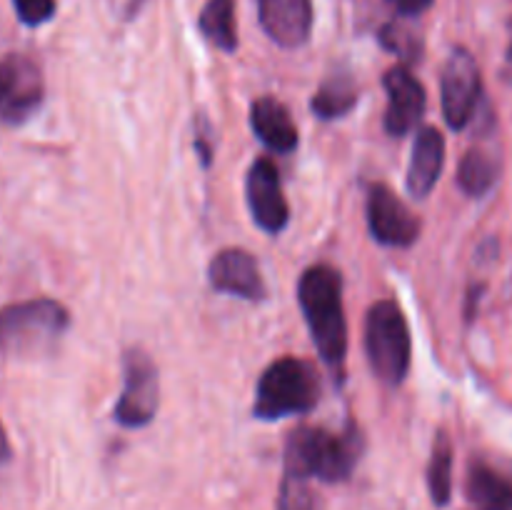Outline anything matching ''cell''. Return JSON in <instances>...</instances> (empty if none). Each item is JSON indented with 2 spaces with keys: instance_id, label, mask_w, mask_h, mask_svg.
<instances>
[{
  "instance_id": "obj_1",
  "label": "cell",
  "mask_w": 512,
  "mask_h": 510,
  "mask_svg": "<svg viewBox=\"0 0 512 510\" xmlns=\"http://www.w3.org/2000/svg\"><path fill=\"white\" fill-rule=\"evenodd\" d=\"M298 303L303 308L320 360L343 383L348 360V320L343 308V275L333 265L318 263L300 275Z\"/></svg>"
},
{
  "instance_id": "obj_2",
  "label": "cell",
  "mask_w": 512,
  "mask_h": 510,
  "mask_svg": "<svg viewBox=\"0 0 512 510\" xmlns=\"http://www.w3.org/2000/svg\"><path fill=\"white\" fill-rule=\"evenodd\" d=\"M363 445V433L355 423H350L343 433L300 425L285 443V475L305 480L318 478L325 483L348 480L363 455Z\"/></svg>"
},
{
  "instance_id": "obj_3",
  "label": "cell",
  "mask_w": 512,
  "mask_h": 510,
  "mask_svg": "<svg viewBox=\"0 0 512 510\" xmlns=\"http://www.w3.org/2000/svg\"><path fill=\"white\" fill-rule=\"evenodd\" d=\"M323 383L313 363L300 358H278L265 368L255 388L253 415L258 420H280L305 415L320 403Z\"/></svg>"
},
{
  "instance_id": "obj_4",
  "label": "cell",
  "mask_w": 512,
  "mask_h": 510,
  "mask_svg": "<svg viewBox=\"0 0 512 510\" xmlns=\"http://www.w3.org/2000/svg\"><path fill=\"white\" fill-rule=\"evenodd\" d=\"M365 355L370 370L388 388L403 385L410 370L413 338L405 313L395 300H378L365 315Z\"/></svg>"
},
{
  "instance_id": "obj_5",
  "label": "cell",
  "mask_w": 512,
  "mask_h": 510,
  "mask_svg": "<svg viewBox=\"0 0 512 510\" xmlns=\"http://www.w3.org/2000/svg\"><path fill=\"white\" fill-rule=\"evenodd\" d=\"M70 325V313L53 298L0 308V355H35L53 348Z\"/></svg>"
},
{
  "instance_id": "obj_6",
  "label": "cell",
  "mask_w": 512,
  "mask_h": 510,
  "mask_svg": "<svg viewBox=\"0 0 512 510\" xmlns=\"http://www.w3.org/2000/svg\"><path fill=\"white\" fill-rule=\"evenodd\" d=\"M160 405L158 368L140 348L123 355V390L115 403V420L123 428H145Z\"/></svg>"
},
{
  "instance_id": "obj_7",
  "label": "cell",
  "mask_w": 512,
  "mask_h": 510,
  "mask_svg": "<svg viewBox=\"0 0 512 510\" xmlns=\"http://www.w3.org/2000/svg\"><path fill=\"white\" fill-rule=\"evenodd\" d=\"M480 98H483V78L470 50L455 48L443 68L440 80V103H443L445 123L453 130L468 128L475 118Z\"/></svg>"
},
{
  "instance_id": "obj_8",
  "label": "cell",
  "mask_w": 512,
  "mask_h": 510,
  "mask_svg": "<svg viewBox=\"0 0 512 510\" xmlns=\"http://www.w3.org/2000/svg\"><path fill=\"white\" fill-rule=\"evenodd\" d=\"M368 228L385 248H410L420 235V220L385 183L368 188Z\"/></svg>"
},
{
  "instance_id": "obj_9",
  "label": "cell",
  "mask_w": 512,
  "mask_h": 510,
  "mask_svg": "<svg viewBox=\"0 0 512 510\" xmlns=\"http://www.w3.org/2000/svg\"><path fill=\"white\" fill-rule=\"evenodd\" d=\"M245 200L255 225L270 235L283 233L290 220L288 200L283 193V180L270 158H258L245 178Z\"/></svg>"
},
{
  "instance_id": "obj_10",
  "label": "cell",
  "mask_w": 512,
  "mask_h": 510,
  "mask_svg": "<svg viewBox=\"0 0 512 510\" xmlns=\"http://www.w3.org/2000/svg\"><path fill=\"white\" fill-rule=\"evenodd\" d=\"M385 93H388V108H385V130L393 138H405L413 133L423 120L428 108V95L423 83L413 75L408 65H395L383 78Z\"/></svg>"
},
{
  "instance_id": "obj_11",
  "label": "cell",
  "mask_w": 512,
  "mask_h": 510,
  "mask_svg": "<svg viewBox=\"0 0 512 510\" xmlns=\"http://www.w3.org/2000/svg\"><path fill=\"white\" fill-rule=\"evenodd\" d=\"M208 280L215 290H220V293L253 300V303L263 300L265 293H268L255 258L248 250L240 248L220 250V253L210 260Z\"/></svg>"
},
{
  "instance_id": "obj_12",
  "label": "cell",
  "mask_w": 512,
  "mask_h": 510,
  "mask_svg": "<svg viewBox=\"0 0 512 510\" xmlns=\"http://www.w3.org/2000/svg\"><path fill=\"white\" fill-rule=\"evenodd\" d=\"M258 18L280 48H300L313 30V0H258Z\"/></svg>"
},
{
  "instance_id": "obj_13",
  "label": "cell",
  "mask_w": 512,
  "mask_h": 510,
  "mask_svg": "<svg viewBox=\"0 0 512 510\" xmlns=\"http://www.w3.org/2000/svg\"><path fill=\"white\" fill-rule=\"evenodd\" d=\"M445 165V138L438 128L425 125L413 140V155L408 165V190L413 198L425 200L438 185Z\"/></svg>"
},
{
  "instance_id": "obj_14",
  "label": "cell",
  "mask_w": 512,
  "mask_h": 510,
  "mask_svg": "<svg viewBox=\"0 0 512 510\" xmlns=\"http://www.w3.org/2000/svg\"><path fill=\"white\" fill-rule=\"evenodd\" d=\"M250 128L258 135L260 143L268 150L280 155H288L298 148L300 135L295 128L290 110L278 98H258L250 105Z\"/></svg>"
},
{
  "instance_id": "obj_15",
  "label": "cell",
  "mask_w": 512,
  "mask_h": 510,
  "mask_svg": "<svg viewBox=\"0 0 512 510\" xmlns=\"http://www.w3.org/2000/svg\"><path fill=\"white\" fill-rule=\"evenodd\" d=\"M503 170L500 153L490 145H473L458 165V185L470 198H483L495 188Z\"/></svg>"
},
{
  "instance_id": "obj_16",
  "label": "cell",
  "mask_w": 512,
  "mask_h": 510,
  "mask_svg": "<svg viewBox=\"0 0 512 510\" xmlns=\"http://www.w3.org/2000/svg\"><path fill=\"white\" fill-rule=\"evenodd\" d=\"M43 103V78L35 63L18 55V75H15L13 93H10L8 105L0 113V120L8 125H20L35 113Z\"/></svg>"
},
{
  "instance_id": "obj_17",
  "label": "cell",
  "mask_w": 512,
  "mask_h": 510,
  "mask_svg": "<svg viewBox=\"0 0 512 510\" xmlns=\"http://www.w3.org/2000/svg\"><path fill=\"white\" fill-rule=\"evenodd\" d=\"M468 500L478 510H512V485L498 470L473 463L468 470Z\"/></svg>"
},
{
  "instance_id": "obj_18",
  "label": "cell",
  "mask_w": 512,
  "mask_h": 510,
  "mask_svg": "<svg viewBox=\"0 0 512 510\" xmlns=\"http://www.w3.org/2000/svg\"><path fill=\"white\" fill-rule=\"evenodd\" d=\"M358 85L353 83L350 75H330L313 95V113L318 115L320 120H335L343 118L345 113L355 108L358 103Z\"/></svg>"
},
{
  "instance_id": "obj_19",
  "label": "cell",
  "mask_w": 512,
  "mask_h": 510,
  "mask_svg": "<svg viewBox=\"0 0 512 510\" xmlns=\"http://www.w3.org/2000/svg\"><path fill=\"white\" fill-rule=\"evenodd\" d=\"M200 30L215 48L233 53L238 48V30H235V3L233 0H208L198 20Z\"/></svg>"
},
{
  "instance_id": "obj_20",
  "label": "cell",
  "mask_w": 512,
  "mask_h": 510,
  "mask_svg": "<svg viewBox=\"0 0 512 510\" xmlns=\"http://www.w3.org/2000/svg\"><path fill=\"white\" fill-rule=\"evenodd\" d=\"M428 488L435 505H448L453 495V445L445 430L435 435L428 465Z\"/></svg>"
},
{
  "instance_id": "obj_21",
  "label": "cell",
  "mask_w": 512,
  "mask_h": 510,
  "mask_svg": "<svg viewBox=\"0 0 512 510\" xmlns=\"http://www.w3.org/2000/svg\"><path fill=\"white\" fill-rule=\"evenodd\" d=\"M278 510H315L313 490L308 488V480L285 475L278 495Z\"/></svg>"
},
{
  "instance_id": "obj_22",
  "label": "cell",
  "mask_w": 512,
  "mask_h": 510,
  "mask_svg": "<svg viewBox=\"0 0 512 510\" xmlns=\"http://www.w3.org/2000/svg\"><path fill=\"white\" fill-rule=\"evenodd\" d=\"M380 40H383L385 48L393 50V53H398L400 58H408V60L420 58L418 35H415L413 30L403 28V25H398V23L385 25L383 33H380Z\"/></svg>"
},
{
  "instance_id": "obj_23",
  "label": "cell",
  "mask_w": 512,
  "mask_h": 510,
  "mask_svg": "<svg viewBox=\"0 0 512 510\" xmlns=\"http://www.w3.org/2000/svg\"><path fill=\"white\" fill-rule=\"evenodd\" d=\"M15 13L25 25H43L45 20L53 18L55 0H13Z\"/></svg>"
},
{
  "instance_id": "obj_24",
  "label": "cell",
  "mask_w": 512,
  "mask_h": 510,
  "mask_svg": "<svg viewBox=\"0 0 512 510\" xmlns=\"http://www.w3.org/2000/svg\"><path fill=\"white\" fill-rule=\"evenodd\" d=\"M15 75H18V55H10V58L0 60V113L5 110L10 93H13Z\"/></svg>"
},
{
  "instance_id": "obj_25",
  "label": "cell",
  "mask_w": 512,
  "mask_h": 510,
  "mask_svg": "<svg viewBox=\"0 0 512 510\" xmlns=\"http://www.w3.org/2000/svg\"><path fill=\"white\" fill-rule=\"evenodd\" d=\"M195 150L203 160V168H210V163H213V128L205 118L195 123Z\"/></svg>"
},
{
  "instance_id": "obj_26",
  "label": "cell",
  "mask_w": 512,
  "mask_h": 510,
  "mask_svg": "<svg viewBox=\"0 0 512 510\" xmlns=\"http://www.w3.org/2000/svg\"><path fill=\"white\" fill-rule=\"evenodd\" d=\"M388 3L393 5L400 15H408V18H413V15L425 13V10L433 5V0H388Z\"/></svg>"
},
{
  "instance_id": "obj_27",
  "label": "cell",
  "mask_w": 512,
  "mask_h": 510,
  "mask_svg": "<svg viewBox=\"0 0 512 510\" xmlns=\"http://www.w3.org/2000/svg\"><path fill=\"white\" fill-rule=\"evenodd\" d=\"M503 80L512 85V40L508 45V55H505V65H503Z\"/></svg>"
},
{
  "instance_id": "obj_28",
  "label": "cell",
  "mask_w": 512,
  "mask_h": 510,
  "mask_svg": "<svg viewBox=\"0 0 512 510\" xmlns=\"http://www.w3.org/2000/svg\"><path fill=\"white\" fill-rule=\"evenodd\" d=\"M8 458H10V445H8V438H5L3 425H0V463H5Z\"/></svg>"
}]
</instances>
